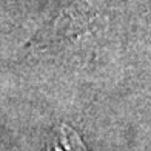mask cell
<instances>
[{"mask_svg": "<svg viewBox=\"0 0 151 151\" xmlns=\"http://www.w3.org/2000/svg\"><path fill=\"white\" fill-rule=\"evenodd\" d=\"M50 151H86L83 142L80 140L79 134L74 129L62 125L57 134H54Z\"/></svg>", "mask_w": 151, "mask_h": 151, "instance_id": "6da1fadb", "label": "cell"}]
</instances>
